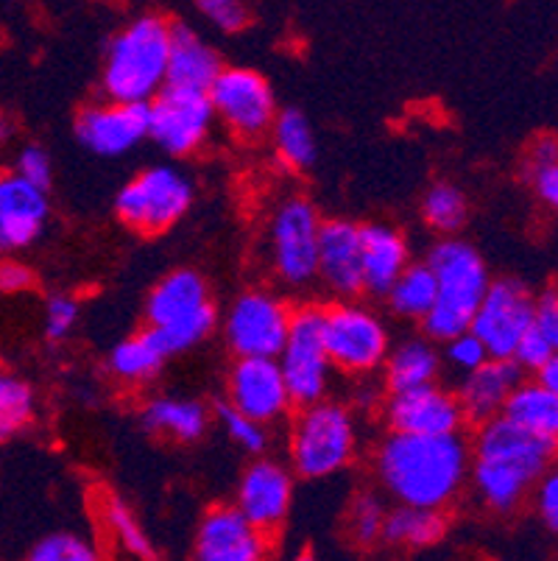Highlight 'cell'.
I'll return each instance as SVG.
<instances>
[{
	"label": "cell",
	"mask_w": 558,
	"mask_h": 561,
	"mask_svg": "<svg viewBox=\"0 0 558 561\" xmlns=\"http://www.w3.org/2000/svg\"><path fill=\"white\" fill-rule=\"evenodd\" d=\"M34 285V272L18 260H0V290L3 294H20Z\"/></svg>",
	"instance_id": "46"
},
{
	"label": "cell",
	"mask_w": 558,
	"mask_h": 561,
	"mask_svg": "<svg viewBox=\"0 0 558 561\" xmlns=\"http://www.w3.org/2000/svg\"><path fill=\"white\" fill-rule=\"evenodd\" d=\"M444 344H447L449 366H455V369H460V371L478 369L486 358H491L489 350L483 346V341H480L472 330H464V333H458L455 339L444 341Z\"/></svg>",
	"instance_id": "41"
},
{
	"label": "cell",
	"mask_w": 558,
	"mask_h": 561,
	"mask_svg": "<svg viewBox=\"0 0 558 561\" xmlns=\"http://www.w3.org/2000/svg\"><path fill=\"white\" fill-rule=\"evenodd\" d=\"M324 344L330 364L350 375L377 369L388 355L383 321L361 305H332L324 310Z\"/></svg>",
	"instance_id": "9"
},
{
	"label": "cell",
	"mask_w": 558,
	"mask_h": 561,
	"mask_svg": "<svg viewBox=\"0 0 558 561\" xmlns=\"http://www.w3.org/2000/svg\"><path fill=\"white\" fill-rule=\"evenodd\" d=\"M386 420L394 433H419V436H447L464 425L458 397L439 389L436 382L394 391L386 405Z\"/></svg>",
	"instance_id": "16"
},
{
	"label": "cell",
	"mask_w": 558,
	"mask_h": 561,
	"mask_svg": "<svg viewBox=\"0 0 558 561\" xmlns=\"http://www.w3.org/2000/svg\"><path fill=\"white\" fill-rule=\"evenodd\" d=\"M229 405L263 425L285 416L294 402H291L280 360L238 358L232 375H229Z\"/></svg>",
	"instance_id": "17"
},
{
	"label": "cell",
	"mask_w": 558,
	"mask_h": 561,
	"mask_svg": "<svg viewBox=\"0 0 558 561\" xmlns=\"http://www.w3.org/2000/svg\"><path fill=\"white\" fill-rule=\"evenodd\" d=\"M386 297L391 302L394 313L422 321L430 313V308L436 305V277L430 272V265L408 263L406 272L399 274Z\"/></svg>",
	"instance_id": "29"
},
{
	"label": "cell",
	"mask_w": 558,
	"mask_h": 561,
	"mask_svg": "<svg viewBox=\"0 0 558 561\" xmlns=\"http://www.w3.org/2000/svg\"><path fill=\"white\" fill-rule=\"evenodd\" d=\"M34 561H95L99 550L76 534H50L31 548Z\"/></svg>",
	"instance_id": "38"
},
{
	"label": "cell",
	"mask_w": 558,
	"mask_h": 561,
	"mask_svg": "<svg viewBox=\"0 0 558 561\" xmlns=\"http://www.w3.org/2000/svg\"><path fill=\"white\" fill-rule=\"evenodd\" d=\"M531 173V182H534L536 193H539V198L545 204H550V207H556L558 210V162H553V165H542V168H534Z\"/></svg>",
	"instance_id": "47"
},
{
	"label": "cell",
	"mask_w": 558,
	"mask_h": 561,
	"mask_svg": "<svg viewBox=\"0 0 558 561\" xmlns=\"http://www.w3.org/2000/svg\"><path fill=\"white\" fill-rule=\"evenodd\" d=\"M276 360H280L294 405L305 408L324 400L332 369L324 344V308L294 310L288 339Z\"/></svg>",
	"instance_id": "7"
},
{
	"label": "cell",
	"mask_w": 558,
	"mask_h": 561,
	"mask_svg": "<svg viewBox=\"0 0 558 561\" xmlns=\"http://www.w3.org/2000/svg\"><path fill=\"white\" fill-rule=\"evenodd\" d=\"M209 302L207 283L191 268L173 272L153 285L151 297L146 302L148 328H160L168 321H176L187 313H196L198 308Z\"/></svg>",
	"instance_id": "24"
},
{
	"label": "cell",
	"mask_w": 558,
	"mask_h": 561,
	"mask_svg": "<svg viewBox=\"0 0 558 561\" xmlns=\"http://www.w3.org/2000/svg\"><path fill=\"white\" fill-rule=\"evenodd\" d=\"M357 433L352 413L335 402L305 405L291 431V463L305 481L330 478L355 458Z\"/></svg>",
	"instance_id": "5"
},
{
	"label": "cell",
	"mask_w": 558,
	"mask_h": 561,
	"mask_svg": "<svg viewBox=\"0 0 558 561\" xmlns=\"http://www.w3.org/2000/svg\"><path fill=\"white\" fill-rule=\"evenodd\" d=\"M104 523L106 528L115 534L117 545L129 556H137V559H153L157 550H153L151 539L146 537V530L140 528V523L135 519V514L123 506L117 497L104 500Z\"/></svg>",
	"instance_id": "35"
},
{
	"label": "cell",
	"mask_w": 558,
	"mask_h": 561,
	"mask_svg": "<svg viewBox=\"0 0 558 561\" xmlns=\"http://www.w3.org/2000/svg\"><path fill=\"white\" fill-rule=\"evenodd\" d=\"M536 508L553 534H558V467H550L536 481Z\"/></svg>",
	"instance_id": "44"
},
{
	"label": "cell",
	"mask_w": 558,
	"mask_h": 561,
	"mask_svg": "<svg viewBox=\"0 0 558 561\" xmlns=\"http://www.w3.org/2000/svg\"><path fill=\"white\" fill-rule=\"evenodd\" d=\"M274 131V146L280 160L288 168L305 171L316 162V135L310 129V121L299 110H285L274 117L271 124Z\"/></svg>",
	"instance_id": "30"
},
{
	"label": "cell",
	"mask_w": 558,
	"mask_h": 561,
	"mask_svg": "<svg viewBox=\"0 0 558 561\" xmlns=\"http://www.w3.org/2000/svg\"><path fill=\"white\" fill-rule=\"evenodd\" d=\"M215 115L238 137L254 140L271 129L276 117V99L269 81L249 68H221L207 90Z\"/></svg>",
	"instance_id": "11"
},
{
	"label": "cell",
	"mask_w": 558,
	"mask_h": 561,
	"mask_svg": "<svg viewBox=\"0 0 558 561\" xmlns=\"http://www.w3.org/2000/svg\"><path fill=\"white\" fill-rule=\"evenodd\" d=\"M294 500V478L283 463L260 458L246 469L238 486V503L243 517L263 530L265 537L274 539L285 525Z\"/></svg>",
	"instance_id": "15"
},
{
	"label": "cell",
	"mask_w": 558,
	"mask_h": 561,
	"mask_svg": "<svg viewBox=\"0 0 558 561\" xmlns=\"http://www.w3.org/2000/svg\"><path fill=\"white\" fill-rule=\"evenodd\" d=\"M430 272L436 277V305L424 316V333L433 341H449L469 330L472 316L489 288V268L478 249L458 238H444L430 249Z\"/></svg>",
	"instance_id": "4"
},
{
	"label": "cell",
	"mask_w": 558,
	"mask_h": 561,
	"mask_svg": "<svg viewBox=\"0 0 558 561\" xmlns=\"http://www.w3.org/2000/svg\"><path fill=\"white\" fill-rule=\"evenodd\" d=\"M534 375H536V380L545 386V389H550L553 394H558V350L553 352L550 358H547L545 364L534 371Z\"/></svg>",
	"instance_id": "49"
},
{
	"label": "cell",
	"mask_w": 558,
	"mask_h": 561,
	"mask_svg": "<svg viewBox=\"0 0 558 561\" xmlns=\"http://www.w3.org/2000/svg\"><path fill=\"white\" fill-rule=\"evenodd\" d=\"M14 173H20V176H23L25 182H31V185L48 191L50 180H54V165H50L48 151L39 149V146L23 149L18 157V165H14Z\"/></svg>",
	"instance_id": "42"
},
{
	"label": "cell",
	"mask_w": 558,
	"mask_h": 561,
	"mask_svg": "<svg viewBox=\"0 0 558 561\" xmlns=\"http://www.w3.org/2000/svg\"><path fill=\"white\" fill-rule=\"evenodd\" d=\"M469 453L458 433L419 436L394 433L377 450V476L394 500L406 506L444 508L467 481Z\"/></svg>",
	"instance_id": "1"
},
{
	"label": "cell",
	"mask_w": 558,
	"mask_h": 561,
	"mask_svg": "<svg viewBox=\"0 0 558 561\" xmlns=\"http://www.w3.org/2000/svg\"><path fill=\"white\" fill-rule=\"evenodd\" d=\"M444 530H447V519H444L442 508L406 506V503H399V508L386 514L383 539L388 545H394V548L419 550L442 542Z\"/></svg>",
	"instance_id": "25"
},
{
	"label": "cell",
	"mask_w": 558,
	"mask_h": 561,
	"mask_svg": "<svg viewBox=\"0 0 558 561\" xmlns=\"http://www.w3.org/2000/svg\"><path fill=\"white\" fill-rule=\"evenodd\" d=\"M76 137L92 154H126L148 137V104L110 101V104L87 106L76 117Z\"/></svg>",
	"instance_id": "14"
},
{
	"label": "cell",
	"mask_w": 558,
	"mask_h": 561,
	"mask_svg": "<svg viewBox=\"0 0 558 561\" xmlns=\"http://www.w3.org/2000/svg\"><path fill=\"white\" fill-rule=\"evenodd\" d=\"M218 73H221L218 54L196 32L184 28V25H173L166 84L184 87V90H204L207 93Z\"/></svg>",
	"instance_id": "23"
},
{
	"label": "cell",
	"mask_w": 558,
	"mask_h": 561,
	"mask_svg": "<svg viewBox=\"0 0 558 561\" xmlns=\"http://www.w3.org/2000/svg\"><path fill=\"white\" fill-rule=\"evenodd\" d=\"M162 360H166V352L160 350V344H157L153 335L146 330V333L121 341V344L112 350L110 371L117 380L143 382L160 371Z\"/></svg>",
	"instance_id": "31"
},
{
	"label": "cell",
	"mask_w": 558,
	"mask_h": 561,
	"mask_svg": "<svg viewBox=\"0 0 558 561\" xmlns=\"http://www.w3.org/2000/svg\"><path fill=\"white\" fill-rule=\"evenodd\" d=\"M327 288L338 297H355L363 290L361 227L346 218L321 221L319 229V272Z\"/></svg>",
	"instance_id": "20"
},
{
	"label": "cell",
	"mask_w": 558,
	"mask_h": 561,
	"mask_svg": "<svg viewBox=\"0 0 558 561\" xmlns=\"http://www.w3.org/2000/svg\"><path fill=\"white\" fill-rule=\"evenodd\" d=\"M193 185L176 168L153 165L137 173L115 198V210L126 227L143 234H160L171 229L191 210Z\"/></svg>",
	"instance_id": "6"
},
{
	"label": "cell",
	"mask_w": 558,
	"mask_h": 561,
	"mask_svg": "<svg viewBox=\"0 0 558 561\" xmlns=\"http://www.w3.org/2000/svg\"><path fill=\"white\" fill-rule=\"evenodd\" d=\"M534 294L520 279L489 283L478 310L472 316V330L491 358H511L520 339L534 324Z\"/></svg>",
	"instance_id": "13"
},
{
	"label": "cell",
	"mask_w": 558,
	"mask_h": 561,
	"mask_svg": "<svg viewBox=\"0 0 558 561\" xmlns=\"http://www.w3.org/2000/svg\"><path fill=\"white\" fill-rule=\"evenodd\" d=\"M79 321V302L68 294H54L45 305V335L50 341L68 339Z\"/></svg>",
	"instance_id": "40"
},
{
	"label": "cell",
	"mask_w": 558,
	"mask_h": 561,
	"mask_svg": "<svg viewBox=\"0 0 558 561\" xmlns=\"http://www.w3.org/2000/svg\"><path fill=\"white\" fill-rule=\"evenodd\" d=\"M263 530L254 528L238 506H215L204 514L196 534V559L202 561H258L269 553Z\"/></svg>",
	"instance_id": "18"
},
{
	"label": "cell",
	"mask_w": 558,
	"mask_h": 561,
	"mask_svg": "<svg viewBox=\"0 0 558 561\" xmlns=\"http://www.w3.org/2000/svg\"><path fill=\"white\" fill-rule=\"evenodd\" d=\"M218 420H221L227 436L232 438L235 445L243 447L246 453L260 456V453L269 447V433H265L263 422L246 416L243 411H238V408L229 405V402H221V405H218Z\"/></svg>",
	"instance_id": "36"
},
{
	"label": "cell",
	"mask_w": 558,
	"mask_h": 561,
	"mask_svg": "<svg viewBox=\"0 0 558 561\" xmlns=\"http://www.w3.org/2000/svg\"><path fill=\"white\" fill-rule=\"evenodd\" d=\"M534 330L545 335L553 350H558V290H545L534 299Z\"/></svg>",
	"instance_id": "45"
},
{
	"label": "cell",
	"mask_w": 558,
	"mask_h": 561,
	"mask_svg": "<svg viewBox=\"0 0 558 561\" xmlns=\"http://www.w3.org/2000/svg\"><path fill=\"white\" fill-rule=\"evenodd\" d=\"M553 162H558V140L556 137H542L528 151V171L542 165H553Z\"/></svg>",
	"instance_id": "48"
},
{
	"label": "cell",
	"mask_w": 558,
	"mask_h": 561,
	"mask_svg": "<svg viewBox=\"0 0 558 561\" xmlns=\"http://www.w3.org/2000/svg\"><path fill=\"white\" fill-rule=\"evenodd\" d=\"M478 427L469 461L475 486L486 506L494 512H511L553 467L558 442L525 431L503 413Z\"/></svg>",
	"instance_id": "2"
},
{
	"label": "cell",
	"mask_w": 558,
	"mask_h": 561,
	"mask_svg": "<svg viewBox=\"0 0 558 561\" xmlns=\"http://www.w3.org/2000/svg\"><path fill=\"white\" fill-rule=\"evenodd\" d=\"M553 352H556V350L547 344L545 335L536 333L534 324H531V330L522 335L520 344H516V350H514V355H511V358L520 364L522 371H536L542 364H545L547 358H550Z\"/></svg>",
	"instance_id": "43"
},
{
	"label": "cell",
	"mask_w": 558,
	"mask_h": 561,
	"mask_svg": "<svg viewBox=\"0 0 558 561\" xmlns=\"http://www.w3.org/2000/svg\"><path fill=\"white\" fill-rule=\"evenodd\" d=\"M34 420V391L25 380L0 375V442L18 436Z\"/></svg>",
	"instance_id": "33"
},
{
	"label": "cell",
	"mask_w": 558,
	"mask_h": 561,
	"mask_svg": "<svg viewBox=\"0 0 558 561\" xmlns=\"http://www.w3.org/2000/svg\"><path fill=\"white\" fill-rule=\"evenodd\" d=\"M422 216L430 227L436 232H458L464 224H467L469 207L467 196L453 185H433L428 193H424L422 202Z\"/></svg>",
	"instance_id": "34"
},
{
	"label": "cell",
	"mask_w": 558,
	"mask_h": 561,
	"mask_svg": "<svg viewBox=\"0 0 558 561\" xmlns=\"http://www.w3.org/2000/svg\"><path fill=\"white\" fill-rule=\"evenodd\" d=\"M215 321H218V313H215L213 305H204L196 313H187L176 321H168V324H160V328H148V333L153 335V341L160 344V350L166 352V358L171 355H179V352L193 350L196 344H202L209 333L215 330Z\"/></svg>",
	"instance_id": "32"
},
{
	"label": "cell",
	"mask_w": 558,
	"mask_h": 561,
	"mask_svg": "<svg viewBox=\"0 0 558 561\" xmlns=\"http://www.w3.org/2000/svg\"><path fill=\"white\" fill-rule=\"evenodd\" d=\"M148 431L162 433L176 442H196L207 431V411L202 402L176 400V397H157L143 411Z\"/></svg>",
	"instance_id": "27"
},
{
	"label": "cell",
	"mask_w": 558,
	"mask_h": 561,
	"mask_svg": "<svg viewBox=\"0 0 558 561\" xmlns=\"http://www.w3.org/2000/svg\"><path fill=\"white\" fill-rule=\"evenodd\" d=\"M361 257H363V290L386 297L388 288L406 272L408 243L394 227L386 224H366L361 227Z\"/></svg>",
	"instance_id": "22"
},
{
	"label": "cell",
	"mask_w": 558,
	"mask_h": 561,
	"mask_svg": "<svg viewBox=\"0 0 558 561\" xmlns=\"http://www.w3.org/2000/svg\"><path fill=\"white\" fill-rule=\"evenodd\" d=\"M196 7L215 28L227 34H238L249 25V9L243 0H196Z\"/></svg>",
	"instance_id": "39"
},
{
	"label": "cell",
	"mask_w": 558,
	"mask_h": 561,
	"mask_svg": "<svg viewBox=\"0 0 558 561\" xmlns=\"http://www.w3.org/2000/svg\"><path fill=\"white\" fill-rule=\"evenodd\" d=\"M45 193L20 173H0V252H14L37 241L48 218Z\"/></svg>",
	"instance_id": "19"
},
{
	"label": "cell",
	"mask_w": 558,
	"mask_h": 561,
	"mask_svg": "<svg viewBox=\"0 0 558 561\" xmlns=\"http://www.w3.org/2000/svg\"><path fill=\"white\" fill-rule=\"evenodd\" d=\"M173 25L160 14L132 20L110 43L104 59V93L110 101L148 104L166 87Z\"/></svg>",
	"instance_id": "3"
},
{
	"label": "cell",
	"mask_w": 558,
	"mask_h": 561,
	"mask_svg": "<svg viewBox=\"0 0 558 561\" xmlns=\"http://www.w3.org/2000/svg\"><path fill=\"white\" fill-rule=\"evenodd\" d=\"M291 316L294 310L283 299L260 290L243 294L224 321L229 350L238 358H276L288 339Z\"/></svg>",
	"instance_id": "12"
},
{
	"label": "cell",
	"mask_w": 558,
	"mask_h": 561,
	"mask_svg": "<svg viewBox=\"0 0 558 561\" xmlns=\"http://www.w3.org/2000/svg\"><path fill=\"white\" fill-rule=\"evenodd\" d=\"M386 386L388 391H408L417 386L436 382L442 360L439 352L428 341H406L399 344L391 355H386Z\"/></svg>",
	"instance_id": "28"
},
{
	"label": "cell",
	"mask_w": 558,
	"mask_h": 561,
	"mask_svg": "<svg viewBox=\"0 0 558 561\" xmlns=\"http://www.w3.org/2000/svg\"><path fill=\"white\" fill-rule=\"evenodd\" d=\"M14 135V126H12V121H9V117H3L0 115V142H7L9 137Z\"/></svg>",
	"instance_id": "50"
},
{
	"label": "cell",
	"mask_w": 558,
	"mask_h": 561,
	"mask_svg": "<svg viewBox=\"0 0 558 561\" xmlns=\"http://www.w3.org/2000/svg\"><path fill=\"white\" fill-rule=\"evenodd\" d=\"M321 218L307 198H288L271 221L274 272L288 285H307L319 272Z\"/></svg>",
	"instance_id": "10"
},
{
	"label": "cell",
	"mask_w": 558,
	"mask_h": 561,
	"mask_svg": "<svg viewBox=\"0 0 558 561\" xmlns=\"http://www.w3.org/2000/svg\"><path fill=\"white\" fill-rule=\"evenodd\" d=\"M522 375L525 371L514 358H486L478 369L467 371L458 394H455L460 411H464V422L483 425V422L500 416L511 391L522 382Z\"/></svg>",
	"instance_id": "21"
},
{
	"label": "cell",
	"mask_w": 558,
	"mask_h": 561,
	"mask_svg": "<svg viewBox=\"0 0 558 561\" xmlns=\"http://www.w3.org/2000/svg\"><path fill=\"white\" fill-rule=\"evenodd\" d=\"M503 416L522 425L525 431L558 442V394L545 389L539 380H522L505 400Z\"/></svg>",
	"instance_id": "26"
},
{
	"label": "cell",
	"mask_w": 558,
	"mask_h": 561,
	"mask_svg": "<svg viewBox=\"0 0 558 561\" xmlns=\"http://www.w3.org/2000/svg\"><path fill=\"white\" fill-rule=\"evenodd\" d=\"M213 101L204 90L166 84L148 101V137L171 157H187L207 140Z\"/></svg>",
	"instance_id": "8"
},
{
	"label": "cell",
	"mask_w": 558,
	"mask_h": 561,
	"mask_svg": "<svg viewBox=\"0 0 558 561\" xmlns=\"http://www.w3.org/2000/svg\"><path fill=\"white\" fill-rule=\"evenodd\" d=\"M386 508L375 494H363L355 500L350 512V534L361 548H372L383 539V523H386Z\"/></svg>",
	"instance_id": "37"
}]
</instances>
